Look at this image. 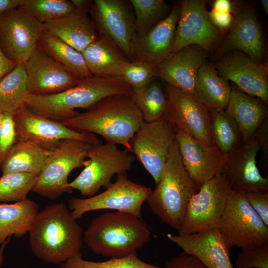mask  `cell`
Here are the masks:
<instances>
[{
	"label": "cell",
	"instance_id": "6da1fadb",
	"mask_svg": "<svg viewBox=\"0 0 268 268\" xmlns=\"http://www.w3.org/2000/svg\"><path fill=\"white\" fill-rule=\"evenodd\" d=\"M28 233L33 254L51 264H61L80 252L83 242L82 227L62 202L39 211Z\"/></svg>",
	"mask_w": 268,
	"mask_h": 268
},
{
	"label": "cell",
	"instance_id": "7a4b0ae2",
	"mask_svg": "<svg viewBox=\"0 0 268 268\" xmlns=\"http://www.w3.org/2000/svg\"><path fill=\"white\" fill-rule=\"evenodd\" d=\"M143 122L130 95H116L62 123L75 131L97 134L106 142L121 145L130 152V141Z\"/></svg>",
	"mask_w": 268,
	"mask_h": 268
},
{
	"label": "cell",
	"instance_id": "3957f363",
	"mask_svg": "<svg viewBox=\"0 0 268 268\" xmlns=\"http://www.w3.org/2000/svg\"><path fill=\"white\" fill-rule=\"evenodd\" d=\"M132 88L118 77L91 76L59 93L31 95L27 109L32 113L60 122L74 117L76 108L89 109L103 99L116 95H130Z\"/></svg>",
	"mask_w": 268,
	"mask_h": 268
},
{
	"label": "cell",
	"instance_id": "277c9868",
	"mask_svg": "<svg viewBox=\"0 0 268 268\" xmlns=\"http://www.w3.org/2000/svg\"><path fill=\"white\" fill-rule=\"evenodd\" d=\"M151 236V230L142 218L114 211L94 218L84 233L83 241L96 254L121 258L137 254Z\"/></svg>",
	"mask_w": 268,
	"mask_h": 268
},
{
	"label": "cell",
	"instance_id": "5b68a950",
	"mask_svg": "<svg viewBox=\"0 0 268 268\" xmlns=\"http://www.w3.org/2000/svg\"><path fill=\"white\" fill-rule=\"evenodd\" d=\"M183 165L175 140L171 144L160 180L147 199L152 212L178 231L192 196L198 190Z\"/></svg>",
	"mask_w": 268,
	"mask_h": 268
},
{
	"label": "cell",
	"instance_id": "8992f818",
	"mask_svg": "<svg viewBox=\"0 0 268 268\" xmlns=\"http://www.w3.org/2000/svg\"><path fill=\"white\" fill-rule=\"evenodd\" d=\"M217 229L229 249L244 250L268 244V227L241 192L231 189Z\"/></svg>",
	"mask_w": 268,
	"mask_h": 268
},
{
	"label": "cell",
	"instance_id": "52a82bcc",
	"mask_svg": "<svg viewBox=\"0 0 268 268\" xmlns=\"http://www.w3.org/2000/svg\"><path fill=\"white\" fill-rule=\"evenodd\" d=\"M151 191V188L129 180L127 173H122L100 194L85 198H72L69 207L76 220L88 212L100 210L127 212L142 219V205Z\"/></svg>",
	"mask_w": 268,
	"mask_h": 268
},
{
	"label": "cell",
	"instance_id": "ba28073f",
	"mask_svg": "<svg viewBox=\"0 0 268 268\" xmlns=\"http://www.w3.org/2000/svg\"><path fill=\"white\" fill-rule=\"evenodd\" d=\"M87 158L83 170L68 185L88 197L96 195L102 187L108 188L114 175L127 173L134 160L127 149L120 150L115 144L102 142L92 145Z\"/></svg>",
	"mask_w": 268,
	"mask_h": 268
},
{
	"label": "cell",
	"instance_id": "9c48e42d",
	"mask_svg": "<svg viewBox=\"0 0 268 268\" xmlns=\"http://www.w3.org/2000/svg\"><path fill=\"white\" fill-rule=\"evenodd\" d=\"M92 145L75 139L61 140L39 174L32 191L50 199L71 193L68 176L75 169L84 167Z\"/></svg>",
	"mask_w": 268,
	"mask_h": 268
},
{
	"label": "cell",
	"instance_id": "30bf717a",
	"mask_svg": "<svg viewBox=\"0 0 268 268\" xmlns=\"http://www.w3.org/2000/svg\"><path fill=\"white\" fill-rule=\"evenodd\" d=\"M230 190L223 173L203 183L189 200L178 234L217 229Z\"/></svg>",
	"mask_w": 268,
	"mask_h": 268
},
{
	"label": "cell",
	"instance_id": "8fae6325",
	"mask_svg": "<svg viewBox=\"0 0 268 268\" xmlns=\"http://www.w3.org/2000/svg\"><path fill=\"white\" fill-rule=\"evenodd\" d=\"M130 1L92 0L89 13L98 35L111 41L130 62L135 60V17Z\"/></svg>",
	"mask_w": 268,
	"mask_h": 268
},
{
	"label": "cell",
	"instance_id": "7c38bea8",
	"mask_svg": "<svg viewBox=\"0 0 268 268\" xmlns=\"http://www.w3.org/2000/svg\"><path fill=\"white\" fill-rule=\"evenodd\" d=\"M16 142H28L54 150L64 139H75L92 145L102 142L95 134L74 130L58 122L34 114L26 108L14 115Z\"/></svg>",
	"mask_w": 268,
	"mask_h": 268
},
{
	"label": "cell",
	"instance_id": "4fadbf2b",
	"mask_svg": "<svg viewBox=\"0 0 268 268\" xmlns=\"http://www.w3.org/2000/svg\"><path fill=\"white\" fill-rule=\"evenodd\" d=\"M165 92L167 106L164 119L176 129L198 141L214 146L210 131V112L198 97L168 84Z\"/></svg>",
	"mask_w": 268,
	"mask_h": 268
},
{
	"label": "cell",
	"instance_id": "5bb4252c",
	"mask_svg": "<svg viewBox=\"0 0 268 268\" xmlns=\"http://www.w3.org/2000/svg\"><path fill=\"white\" fill-rule=\"evenodd\" d=\"M43 24L17 7L0 14V49L9 60L25 62L37 47Z\"/></svg>",
	"mask_w": 268,
	"mask_h": 268
},
{
	"label": "cell",
	"instance_id": "9a60e30c",
	"mask_svg": "<svg viewBox=\"0 0 268 268\" xmlns=\"http://www.w3.org/2000/svg\"><path fill=\"white\" fill-rule=\"evenodd\" d=\"M176 128L165 119L144 122L130 141V152L152 176L156 184L160 180Z\"/></svg>",
	"mask_w": 268,
	"mask_h": 268
},
{
	"label": "cell",
	"instance_id": "2e32d148",
	"mask_svg": "<svg viewBox=\"0 0 268 268\" xmlns=\"http://www.w3.org/2000/svg\"><path fill=\"white\" fill-rule=\"evenodd\" d=\"M175 41L170 55L190 45H196L207 52L211 50L220 37L219 31L211 22L206 3L201 0H182Z\"/></svg>",
	"mask_w": 268,
	"mask_h": 268
},
{
	"label": "cell",
	"instance_id": "e0dca14e",
	"mask_svg": "<svg viewBox=\"0 0 268 268\" xmlns=\"http://www.w3.org/2000/svg\"><path fill=\"white\" fill-rule=\"evenodd\" d=\"M222 56L215 67L218 74L234 82L243 92L268 105V72L264 66L239 51Z\"/></svg>",
	"mask_w": 268,
	"mask_h": 268
},
{
	"label": "cell",
	"instance_id": "ac0fdd59",
	"mask_svg": "<svg viewBox=\"0 0 268 268\" xmlns=\"http://www.w3.org/2000/svg\"><path fill=\"white\" fill-rule=\"evenodd\" d=\"M176 130L175 141L183 165L198 189L205 182L223 173L227 156L214 145H206Z\"/></svg>",
	"mask_w": 268,
	"mask_h": 268
},
{
	"label": "cell",
	"instance_id": "d6986e66",
	"mask_svg": "<svg viewBox=\"0 0 268 268\" xmlns=\"http://www.w3.org/2000/svg\"><path fill=\"white\" fill-rule=\"evenodd\" d=\"M24 63L32 95L59 93L75 86L80 81L38 46Z\"/></svg>",
	"mask_w": 268,
	"mask_h": 268
},
{
	"label": "cell",
	"instance_id": "ffe728a7",
	"mask_svg": "<svg viewBox=\"0 0 268 268\" xmlns=\"http://www.w3.org/2000/svg\"><path fill=\"white\" fill-rule=\"evenodd\" d=\"M259 151V146L252 137L227 156L223 174L232 190L268 191V178L261 174L257 165Z\"/></svg>",
	"mask_w": 268,
	"mask_h": 268
},
{
	"label": "cell",
	"instance_id": "44dd1931",
	"mask_svg": "<svg viewBox=\"0 0 268 268\" xmlns=\"http://www.w3.org/2000/svg\"><path fill=\"white\" fill-rule=\"evenodd\" d=\"M206 56L207 51L200 46H187L157 65L158 77L168 85L195 95L197 73Z\"/></svg>",
	"mask_w": 268,
	"mask_h": 268
},
{
	"label": "cell",
	"instance_id": "7402d4cb",
	"mask_svg": "<svg viewBox=\"0 0 268 268\" xmlns=\"http://www.w3.org/2000/svg\"><path fill=\"white\" fill-rule=\"evenodd\" d=\"M168 239L207 268H234L230 249L217 229H211L188 235L168 234Z\"/></svg>",
	"mask_w": 268,
	"mask_h": 268
},
{
	"label": "cell",
	"instance_id": "603a6c76",
	"mask_svg": "<svg viewBox=\"0 0 268 268\" xmlns=\"http://www.w3.org/2000/svg\"><path fill=\"white\" fill-rule=\"evenodd\" d=\"M232 51L242 52L260 63L263 57L262 29L254 11L249 6L237 8L230 31L215 55L220 57Z\"/></svg>",
	"mask_w": 268,
	"mask_h": 268
},
{
	"label": "cell",
	"instance_id": "cb8c5ba5",
	"mask_svg": "<svg viewBox=\"0 0 268 268\" xmlns=\"http://www.w3.org/2000/svg\"><path fill=\"white\" fill-rule=\"evenodd\" d=\"M180 12L179 2L169 14L144 35L136 36L134 48L135 60L147 62L155 67L170 56L175 38Z\"/></svg>",
	"mask_w": 268,
	"mask_h": 268
},
{
	"label": "cell",
	"instance_id": "d4e9b609",
	"mask_svg": "<svg viewBox=\"0 0 268 268\" xmlns=\"http://www.w3.org/2000/svg\"><path fill=\"white\" fill-rule=\"evenodd\" d=\"M45 31L82 52L98 37L88 13L75 11L43 24Z\"/></svg>",
	"mask_w": 268,
	"mask_h": 268
},
{
	"label": "cell",
	"instance_id": "484cf974",
	"mask_svg": "<svg viewBox=\"0 0 268 268\" xmlns=\"http://www.w3.org/2000/svg\"><path fill=\"white\" fill-rule=\"evenodd\" d=\"M81 53L89 71L95 76H121L130 63L111 41L101 35Z\"/></svg>",
	"mask_w": 268,
	"mask_h": 268
},
{
	"label": "cell",
	"instance_id": "4316f807",
	"mask_svg": "<svg viewBox=\"0 0 268 268\" xmlns=\"http://www.w3.org/2000/svg\"><path fill=\"white\" fill-rule=\"evenodd\" d=\"M225 110L238 125L244 142L250 139L260 126L268 118V108L263 101L235 87H231Z\"/></svg>",
	"mask_w": 268,
	"mask_h": 268
},
{
	"label": "cell",
	"instance_id": "83f0119b",
	"mask_svg": "<svg viewBox=\"0 0 268 268\" xmlns=\"http://www.w3.org/2000/svg\"><path fill=\"white\" fill-rule=\"evenodd\" d=\"M195 95L209 111L225 110L231 87L219 75L214 66L204 62L200 68L195 84Z\"/></svg>",
	"mask_w": 268,
	"mask_h": 268
},
{
	"label": "cell",
	"instance_id": "f1b7e54d",
	"mask_svg": "<svg viewBox=\"0 0 268 268\" xmlns=\"http://www.w3.org/2000/svg\"><path fill=\"white\" fill-rule=\"evenodd\" d=\"M54 150L40 148L28 142H16L0 160L2 175L31 173L39 175Z\"/></svg>",
	"mask_w": 268,
	"mask_h": 268
},
{
	"label": "cell",
	"instance_id": "f546056e",
	"mask_svg": "<svg viewBox=\"0 0 268 268\" xmlns=\"http://www.w3.org/2000/svg\"><path fill=\"white\" fill-rule=\"evenodd\" d=\"M38 205L26 199L13 203H0V246L14 235L28 233L39 212Z\"/></svg>",
	"mask_w": 268,
	"mask_h": 268
},
{
	"label": "cell",
	"instance_id": "4dcf8cb0",
	"mask_svg": "<svg viewBox=\"0 0 268 268\" xmlns=\"http://www.w3.org/2000/svg\"><path fill=\"white\" fill-rule=\"evenodd\" d=\"M31 95L24 63H18L0 80V112L15 115L27 108Z\"/></svg>",
	"mask_w": 268,
	"mask_h": 268
},
{
	"label": "cell",
	"instance_id": "1f68e13d",
	"mask_svg": "<svg viewBox=\"0 0 268 268\" xmlns=\"http://www.w3.org/2000/svg\"><path fill=\"white\" fill-rule=\"evenodd\" d=\"M37 46L78 79L92 76L82 53L53 35L44 30L38 41Z\"/></svg>",
	"mask_w": 268,
	"mask_h": 268
},
{
	"label": "cell",
	"instance_id": "d6a6232c",
	"mask_svg": "<svg viewBox=\"0 0 268 268\" xmlns=\"http://www.w3.org/2000/svg\"><path fill=\"white\" fill-rule=\"evenodd\" d=\"M130 95L144 122L150 123L164 119L167 106L166 94L154 80L141 88H132Z\"/></svg>",
	"mask_w": 268,
	"mask_h": 268
},
{
	"label": "cell",
	"instance_id": "836d02e7",
	"mask_svg": "<svg viewBox=\"0 0 268 268\" xmlns=\"http://www.w3.org/2000/svg\"><path fill=\"white\" fill-rule=\"evenodd\" d=\"M209 111L213 144L222 153L228 156L242 142L238 125L225 110Z\"/></svg>",
	"mask_w": 268,
	"mask_h": 268
},
{
	"label": "cell",
	"instance_id": "e575fe53",
	"mask_svg": "<svg viewBox=\"0 0 268 268\" xmlns=\"http://www.w3.org/2000/svg\"><path fill=\"white\" fill-rule=\"evenodd\" d=\"M134 12L137 36H141L164 19L170 12V6L164 0H130Z\"/></svg>",
	"mask_w": 268,
	"mask_h": 268
},
{
	"label": "cell",
	"instance_id": "d590c367",
	"mask_svg": "<svg viewBox=\"0 0 268 268\" xmlns=\"http://www.w3.org/2000/svg\"><path fill=\"white\" fill-rule=\"evenodd\" d=\"M38 174L10 173L2 175L0 178V203L20 201L27 199L33 190Z\"/></svg>",
	"mask_w": 268,
	"mask_h": 268
},
{
	"label": "cell",
	"instance_id": "8d00e7d4",
	"mask_svg": "<svg viewBox=\"0 0 268 268\" xmlns=\"http://www.w3.org/2000/svg\"><path fill=\"white\" fill-rule=\"evenodd\" d=\"M60 268H163L140 259L137 254L103 261H92L83 258L81 252L61 263Z\"/></svg>",
	"mask_w": 268,
	"mask_h": 268
},
{
	"label": "cell",
	"instance_id": "74e56055",
	"mask_svg": "<svg viewBox=\"0 0 268 268\" xmlns=\"http://www.w3.org/2000/svg\"><path fill=\"white\" fill-rule=\"evenodd\" d=\"M18 7L25 10L44 24L76 10L70 0H24Z\"/></svg>",
	"mask_w": 268,
	"mask_h": 268
},
{
	"label": "cell",
	"instance_id": "f35d334b",
	"mask_svg": "<svg viewBox=\"0 0 268 268\" xmlns=\"http://www.w3.org/2000/svg\"><path fill=\"white\" fill-rule=\"evenodd\" d=\"M132 88L144 87L158 77L156 67L147 62H130L121 76Z\"/></svg>",
	"mask_w": 268,
	"mask_h": 268
},
{
	"label": "cell",
	"instance_id": "ab89813d",
	"mask_svg": "<svg viewBox=\"0 0 268 268\" xmlns=\"http://www.w3.org/2000/svg\"><path fill=\"white\" fill-rule=\"evenodd\" d=\"M236 268H268V244L242 250L236 260Z\"/></svg>",
	"mask_w": 268,
	"mask_h": 268
},
{
	"label": "cell",
	"instance_id": "60d3db41",
	"mask_svg": "<svg viewBox=\"0 0 268 268\" xmlns=\"http://www.w3.org/2000/svg\"><path fill=\"white\" fill-rule=\"evenodd\" d=\"M14 115L4 114L0 128V157L6 154L16 141Z\"/></svg>",
	"mask_w": 268,
	"mask_h": 268
},
{
	"label": "cell",
	"instance_id": "b9f144b4",
	"mask_svg": "<svg viewBox=\"0 0 268 268\" xmlns=\"http://www.w3.org/2000/svg\"><path fill=\"white\" fill-rule=\"evenodd\" d=\"M242 193L252 209L268 227V191H248Z\"/></svg>",
	"mask_w": 268,
	"mask_h": 268
},
{
	"label": "cell",
	"instance_id": "7bdbcfd3",
	"mask_svg": "<svg viewBox=\"0 0 268 268\" xmlns=\"http://www.w3.org/2000/svg\"><path fill=\"white\" fill-rule=\"evenodd\" d=\"M165 268H207L194 257L181 253L168 260Z\"/></svg>",
	"mask_w": 268,
	"mask_h": 268
},
{
	"label": "cell",
	"instance_id": "ee69618b",
	"mask_svg": "<svg viewBox=\"0 0 268 268\" xmlns=\"http://www.w3.org/2000/svg\"><path fill=\"white\" fill-rule=\"evenodd\" d=\"M261 151L263 161L266 164L268 159V118L266 119L254 134Z\"/></svg>",
	"mask_w": 268,
	"mask_h": 268
},
{
	"label": "cell",
	"instance_id": "f6af8a7d",
	"mask_svg": "<svg viewBox=\"0 0 268 268\" xmlns=\"http://www.w3.org/2000/svg\"><path fill=\"white\" fill-rule=\"evenodd\" d=\"M208 16L213 24L220 30H226L232 26L233 16L231 13H220L212 9L208 12Z\"/></svg>",
	"mask_w": 268,
	"mask_h": 268
},
{
	"label": "cell",
	"instance_id": "bcb514c9",
	"mask_svg": "<svg viewBox=\"0 0 268 268\" xmlns=\"http://www.w3.org/2000/svg\"><path fill=\"white\" fill-rule=\"evenodd\" d=\"M17 64V63L8 59L0 49V80L11 71Z\"/></svg>",
	"mask_w": 268,
	"mask_h": 268
},
{
	"label": "cell",
	"instance_id": "7dc6e473",
	"mask_svg": "<svg viewBox=\"0 0 268 268\" xmlns=\"http://www.w3.org/2000/svg\"><path fill=\"white\" fill-rule=\"evenodd\" d=\"M213 6V10L220 13H231L233 9V4L228 0H216Z\"/></svg>",
	"mask_w": 268,
	"mask_h": 268
},
{
	"label": "cell",
	"instance_id": "c3c4849f",
	"mask_svg": "<svg viewBox=\"0 0 268 268\" xmlns=\"http://www.w3.org/2000/svg\"><path fill=\"white\" fill-rule=\"evenodd\" d=\"M23 1L24 0H0V14L18 7Z\"/></svg>",
	"mask_w": 268,
	"mask_h": 268
},
{
	"label": "cell",
	"instance_id": "681fc988",
	"mask_svg": "<svg viewBox=\"0 0 268 268\" xmlns=\"http://www.w3.org/2000/svg\"><path fill=\"white\" fill-rule=\"evenodd\" d=\"M70 1L77 10L84 13H89L92 0H71Z\"/></svg>",
	"mask_w": 268,
	"mask_h": 268
},
{
	"label": "cell",
	"instance_id": "f907efd6",
	"mask_svg": "<svg viewBox=\"0 0 268 268\" xmlns=\"http://www.w3.org/2000/svg\"><path fill=\"white\" fill-rule=\"evenodd\" d=\"M10 240V237L8 238L2 245L0 246V267H1L3 264L4 252Z\"/></svg>",
	"mask_w": 268,
	"mask_h": 268
},
{
	"label": "cell",
	"instance_id": "816d5d0a",
	"mask_svg": "<svg viewBox=\"0 0 268 268\" xmlns=\"http://www.w3.org/2000/svg\"><path fill=\"white\" fill-rule=\"evenodd\" d=\"M261 6L267 15H268V0H261L260 1Z\"/></svg>",
	"mask_w": 268,
	"mask_h": 268
},
{
	"label": "cell",
	"instance_id": "f5cc1de1",
	"mask_svg": "<svg viewBox=\"0 0 268 268\" xmlns=\"http://www.w3.org/2000/svg\"><path fill=\"white\" fill-rule=\"evenodd\" d=\"M4 116V114L0 112V126H1L2 121L3 120Z\"/></svg>",
	"mask_w": 268,
	"mask_h": 268
},
{
	"label": "cell",
	"instance_id": "db71d44e",
	"mask_svg": "<svg viewBox=\"0 0 268 268\" xmlns=\"http://www.w3.org/2000/svg\"></svg>",
	"mask_w": 268,
	"mask_h": 268
}]
</instances>
